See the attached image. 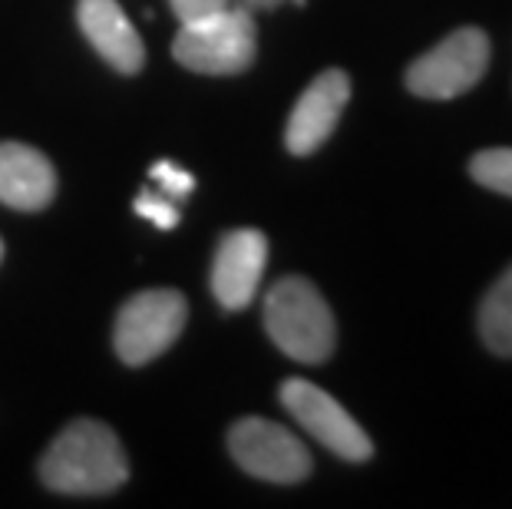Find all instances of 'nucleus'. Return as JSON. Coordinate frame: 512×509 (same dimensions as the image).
Returning a JSON list of instances; mask_svg holds the SVG:
<instances>
[{
	"instance_id": "f257e3e1",
	"label": "nucleus",
	"mask_w": 512,
	"mask_h": 509,
	"mask_svg": "<svg viewBox=\"0 0 512 509\" xmlns=\"http://www.w3.org/2000/svg\"><path fill=\"white\" fill-rule=\"evenodd\" d=\"M129 460L116 433L100 420H73L40 460V480L67 496H103L126 483Z\"/></svg>"
},
{
	"instance_id": "f03ea898",
	"label": "nucleus",
	"mask_w": 512,
	"mask_h": 509,
	"mask_svg": "<svg viewBox=\"0 0 512 509\" xmlns=\"http://www.w3.org/2000/svg\"><path fill=\"white\" fill-rule=\"evenodd\" d=\"M265 328L268 338L298 364H324L337 344V324L328 301L301 275H288L268 288Z\"/></svg>"
},
{
	"instance_id": "7ed1b4c3",
	"label": "nucleus",
	"mask_w": 512,
	"mask_h": 509,
	"mask_svg": "<svg viewBox=\"0 0 512 509\" xmlns=\"http://www.w3.org/2000/svg\"><path fill=\"white\" fill-rule=\"evenodd\" d=\"M258 53V30L255 14L242 0L215 10L209 17L189 20L179 27L172 40V57L185 70L209 73V77H232L245 73L255 63Z\"/></svg>"
},
{
	"instance_id": "20e7f679",
	"label": "nucleus",
	"mask_w": 512,
	"mask_h": 509,
	"mask_svg": "<svg viewBox=\"0 0 512 509\" xmlns=\"http://www.w3.org/2000/svg\"><path fill=\"white\" fill-rule=\"evenodd\" d=\"M489 67V37L479 27H460L430 53L410 63L407 90L423 100H456L483 80Z\"/></svg>"
},
{
	"instance_id": "39448f33",
	"label": "nucleus",
	"mask_w": 512,
	"mask_h": 509,
	"mask_svg": "<svg viewBox=\"0 0 512 509\" xmlns=\"http://www.w3.org/2000/svg\"><path fill=\"white\" fill-rule=\"evenodd\" d=\"M189 308L185 298L172 288L143 291V295L129 298L116 318L113 344L119 361L129 367H143L156 361L162 351H169L185 328Z\"/></svg>"
},
{
	"instance_id": "423d86ee",
	"label": "nucleus",
	"mask_w": 512,
	"mask_h": 509,
	"mask_svg": "<svg viewBox=\"0 0 512 509\" xmlns=\"http://www.w3.org/2000/svg\"><path fill=\"white\" fill-rule=\"evenodd\" d=\"M228 450L248 476L268 483H301L311 473V453L288 427L265 417H245L228 430Z\"/></svg>"
},
{
	"instance_id": "0eeeda50",
	"label": "nucleus",
	"mask_w": 512,
	"mask_h": 509,
	"mask_svg": "<svg viewBox=\"0 0 512 509\" xmlns=\"http://www.w3.org/2000/svg\"><path fill=\"white\" fill-rule=\"evenodd\" d=\"M281 404L314 440L324 443L341 460L367 463L374 457V443H370L364 427L324 387L304 381V377H288L281 384Z\"/></svg>"
},
{
	"instance_id": "6e6552de",
	"label": "nucleus",
	"mask_w": 512,
	"mask_h": 509,
	"mask_svg": "<svg viewBox=\"0 0 512 509\" xmlns=\"http://www.w3.org/2000/svg\"><path fill=\"white\" fill-rule=\"evenodd\" d=\"M351 100V80L344 70H324L311 80L301 100L294 103L285 129V146L294 156H311L328 143Z\"/></svg>"
},
{
	"instance_id": "1a4fd4ad",
	"label": "nucleus",
	"mask_w": 512,
	"mask_h": 509,
	"mask_svg": "<svg viewBox=\"0 0 512 509\" xmlns=\"http://www.w3.org/2000/svg\"><path fill=\"white\" fill-rule=\"evenodd\" d=\"M268 265V238L258 229H235L219 242L212 265V295L225 311H242L255 301Z\"/></svg>"
},
{
	"instance_id": "9d476101",
	"label": "nucleus",
	"mask_w": 512,
	"mask_h": 509,
	"mask_svg": "<svg viewBox=\"0 0 512 509\" xmlns=\"http://www.w3.org/2000/svg\"><path fill=\"white\" fill-rule=\"evenodd\" d=\"M83 37L93 43V50L119 73H139L146 63L143 37L129 24L126 10L116 0H80L76 7Z\"/></svg>"
},
{
	"instance_id": "9b49d317",
	"label": "nucleus",
	"mask_w": 512,
	"mask_h": 509,
	"mask_svg": "<svg viewBox=\"0 0 512 509\" xmlns=\"http://www.w3.org/2000/svg\"><path fill=\"white\" fill-rule=\"evenodd\" d=\"M57 196L53 162L34 146L0 143V202L10 209L37 212Z\"/></svg>"
},
{
	"instance_id": "f8f14e48",
	"label": "nucleus",
	"mask_w": 512,
	"mask_h": 509,
	"mask_svg": "<svg viewBox=\"0 0 512 509\" xmlns=\"http://www.w3.org/2000/svg\"><path fill=\"white\" fill-rule=\"evenodd\" d=\"M479 338L493 354L512 357V265L496 278L479 305Z\"/></svg>"
},
{
	"instance_id": "ddd939ff",
	"label": "nucleus",
	"mask_w": 512,
	"mask_h": 509,
	"mask_svg": "<svg viewBox=\"0 0 512 509\" xmlns=\"http://www.w3.org/2000/svg\"><path fill=\"white\" fill-rule=\"evenodd\" d=\"M470 176L476 186L512 199V146H493L476 153L470 162Z\"/></svg>"
},
{
	"instance_id": "4468645a",
	"label": "nucleus",
	"mask_w": 512,
	"mask_h": 509,
	"mask_svg": "<svg viewBox=\"0 0 512 509\" xmlns=\"http://www.w3.org/2000/svg\"><path fill=\"white\" fill-rule=\"evenodd\" d=\"M149 176L162 196H169V199H185L195 189L192 172H185L182 166H176V162H169V159L156 162V166L149 169Z\"/></svg>"
},
{
	"instance_id": "2eb2a0df",
	"label": "nucleus",
	"mask_w": 512,
	"mask_h": 509,
	"mask_svg": "<svg viewBox=\"0 0 512 509\" xmlns=\"http://www.w3.org/2000/svg\"><path fill=\"white\" fill-rule=\"evenodd\" d=\"M136 212L149 219L156 229H176L179 225V209L169 202V196H156L152 189H143L136 196Z\"/></svg>"
},
{
	"instance_id": "dca6fc26",
	"label": "nucleus",
	"mask_w": 512,
	"mask_h": 509,
	"mask_svg": "<svg viewBox=\"0 0 512 509\" xmlns=\"http://www.w3.org/2000/svg\"><path fill=\"white\" fill-rule=\"evenodd\" d=\"M169 4H172V14L179 17V24H189V20L209 17L215 10L228 7L232 0H169Z\"/></svg>"
},
{
	"instance_id": "f3484780",
	"label": "nucleus",
	"mask_w": 512,
	"mask_h": 509,
	"mask_svg": "<svg viewBox=\"0 0 512 509\" xmlns=\"http://www.w3.org/2000/svg\"><path fill=\"white\" fill-rule=\"evenodd\" d=\"M242 4L255 14V10H275V7L281 4V0H242Z\"/></svg>"
},
{
	"instance_id": "a211bd4d",
	"label": "nucleus",
	"mask_w": 512,
	"mask_h": 509,
	"mask_svg": "<svg viewBox=\"0 0 512 509\" xmlns=\"http://www.w3.org/2000/svg\"><path fill=\"white\" fill-rule=\"evenodd\" d=\"M0 258H4V242H0Z\"/></svg>"
},
{
	"instance_id": "6ab92c4d",
	"label": "nucleus",
	"mask_w": 512,
	"mask_h": 509,
	"mask_svg": "<svg viewBox=\"0 0 512 509\" xmlns=\"http://www.w3.org/2000/svg\"><path fill=\"white\" fill-rule=\"evenodd\" d=\"M294 4H304V0H294Z\"/></svg>"
}]
</instances>
